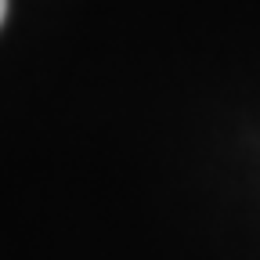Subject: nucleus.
I'll return each mask as SVG.
<instances>
[{
	"label": "nucleus",
	"instance_id": "obj_1",
	"mask_svg": "<svg viewBox=\"0 0 260 260\" xmlns=\"http://www.w3.org/2000/svg\"><path fill=\"white\" fill-rule=\"evenodd\" d=\"M4 15H8V0H0V22H4Z\"/></svg>",
	"mask_w": 260,
	"mask_h": 260
}]
</instances>
